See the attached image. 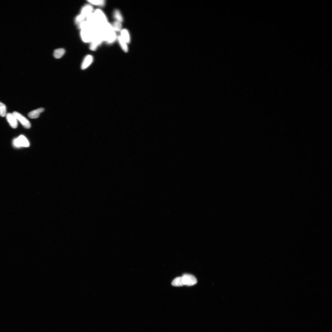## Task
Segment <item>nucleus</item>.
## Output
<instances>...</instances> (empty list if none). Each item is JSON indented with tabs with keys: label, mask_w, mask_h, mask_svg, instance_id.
Instances as JSON below:
<instances>
[{
	"label": "nucleus",
	"mask_w": 332,
	"mask_h": 332,
	"mask_svg": "<svg viewBox=\"0 0 332 332\" xmlns=\"http://www.w3.org/2000/svg\"><path fill=\"white\" fill-rule=\"evenodd\" d=\"M172 285L176 287H181L184 286L182 277H178L175 278L172 282Z\"/></svg>",
	"instance_id": "nucleus-15"
},
{
	"label": "nucleus",
	"mask_w": 332,
	"mask_h": 332,
	"mask_svg": "<svg viewBox=\"0 0 332 332\" xmlns=\"http://www.w3.org/2000/svg\"><path fill=\"white\" fill-rule=\"evenodd\" d=\"M182 277L184 286H193L197 283V279L193 275L185 274H184Z\"/></svg>",
	"instance_id": "nucleus-5"
},
{
	"label": "nucleus",
	"mask_w": 332,
	"mask_h": 332,
	"mask_svg": "<svg viewBox=\"0 0 332 332\" xmlns=\"http://www.w3.org/2000/svg\"><path fill=\"white\" fill-rule=\"evenodd\" d=\"M85 18L82 15L80 14L78 15L76 17L75 19V22L77 24L79 25L82 22L85 21Z\"/></svg>",
	"instance_id": "nucleus-19"
},
{
	"label": "nucleus",
	"mask_w": 332,
	"mask_h": 332,
	"mask_svg": "<svg viewBox=\"0 0 332 332\" xmlns=\"http://www.w3.org/2000/svg\"><path fill=\"white\" fill-rule=\"evenodd\" d=\"M13 146L16 148L28 147L30 146L29 142L25 136L21 135L13 140Z\"/></svg>",
	"instance_id": "nucleus-3"
},
{
	"label": "nucleus",
	"mask_w": 332,
	"mask_h": 332,
	"mask_svg": "<svg viewBox=\"0 0 332 332\" xmlns=\"http://www.w3.org/2000/svg\"><path fill=\"white\" fill-rule=\"evenodd\" d=\"M93 7L91 5H86L82 9L80 14L86 18L89 15L93 13Z\"/></svg>",
	"instance_id": "nucleus-9"
},
{
	"label": "nucleus",
	"mask_w": 332,
	"mask_h": 332,
	"mask_svg": "<svg viewBox=\"0 0 332 332\" xmlns=\"http://www.w3.org/2000/svg\"><path fill=\"white\" fill-rule=\"evenodd\" d=\"M96 32L93 29L81 30V36L85 42H91L94 37Z\"/></svg>",
	"instance_id": "nucleus-1"
},
{
	"label": "nucleus",
	"mask_w": 332,
	"mask_h": 332,
	"mask_svg": "<svg viewBox=\"0 0 332 332\" xmlns=\"http://www.w3.org/2000/svg\"><path fill=\"white\" fill-rule=\"evenodd\" d=\"M117 40H118L119 44L123 51L127 53L128 52L129 48L128 44L120 36L117 37Z\"/></svg>",
	"instance_id": "nucleus-12"
},
{
	"label": "nucleus",
	"mask_w": 332,
	"mask_h": 332,
	"mask_svg": "<svg viewBox=\"0 0 332 332\" xmlns=\"http://www.w3.org/2000/svg\"><path fill=\"white\" fill-rule=\"evenodd\" d=\"M65 52V50L63 48H59L54 50V56L56 58H60L63 56Z\"/></svg>",
	"instance_id": "nucleus-17"
},
{
	"label": "nucleus",
	"mask_w": 332,
	"mask_h": 332,
	"mask_svg": "<svg viewBox=\"0 0 332 332\" xmlns=\"http://www.w3.org/2000/svg\"><path fill=\"white\" fill-rule=\"evenodd\" d=\"M87 1L91 5H95L99 7H103L105 6V1L104 0H90Z\"/></svg>",
	"instance_id": "nucleus-16"
},
{
	"label": "nucleus",
	"mask_w": 332,
	"mask_h": 332,
	"mask_svg": "<svg viewBox=\"0 0 332 332\" xmlns=\"http://www.w3.org/2000/svg\"><path fill=\"white\" fill-rule=\"evenodd\" d=\"M103 41L98 32H96L90 45L89 48L92 51L96 50Z\"/></svg>",
	"instance_id": "nucleus-4"
},
{
	"label": "nucleus",
	"mask_w": 332,
	"mask_h": 332,
	"mask_svg": "<svg viewBox=\"0 0 332 332\" xmlns=\"http://www.w3.org/2000/svg\"><path fill=\"white\" fill-rule=\"evenodd\" d=\"M13 114L17 120L20 122L23 127L27 129H29L30 128L31 124L30 123L25 117L16 111L14 112L13 113Z\"/></svg>",
	"instance_id": "nucleus-6"
},
{
	"label": "nucleus",
	"mask_w": 332,
	"mask_h": 332,
	"mask_svg": "<svg viewBox=\"0 0 332 332\" xmlns=\"http://www.w3.org/2000/svg\"><path fill=\"white\" fill-rule=\"evenodd\" d=\"M6 105L0 101V116L4 117L6 116Z\"/></svg>",
	"instance_id": "nucleus-18"
},
{
	"label": "nucleus",
	"mask_w": 332,
	"mask_h": 332,
	"mask_svg": "<svg viewBox=\"0 0 332 332\" xmlns=\"http://www.w3.org/2000/svg\"><path fill=\"white\" fill-rule=\"evenodd\" d=\"M44 111V108H39L29 112L28 115L29 118L31 119H37L40 116L41 113Z\"/></svg>",
	"instance_id": "nucleus-11"
},
{
	"label": "nucleus",
	"mask_w": 332,
	"mask_h": 332,
	"mask_svg": "<svg viewBox=\"0 0 332 332\" xmlns=\"http://www.w3.org/2000/svg\"><path fill=\"white\" fill-rule=\"evenodd\" d=\"M93 57L91 55H88L85 58L81 65V69L85 70L91 65L93 62Z\"/></svg>",
	"instance_id": "nucleus-8"
},
{
	"label": "nucleus",
	"mask_w": 332,
	"mask_h": 332,
	"mask_svg": "<svg viewBox=\"0 0 332 332\" xmlns=\"http://www.w3.org/2000/svg\"><path fill=\"white\" fill-rule=\"evenodd\" d=\"M120 36L128 44L131 42V38L130 34L129 31L126 29H122L121 30Z\"/></svg>",
	"instance_id": "nucleus-10"
},
{
	"label": "nucleus",
	"mask_w": 332,
	"mask_h": 332,
	"mask_svg": "<svg viewBox=\"0 0 332 332\" xmlns=\"http://www.w3.org/2000/svg\"><path fill=\"white\" fill-rule=\"evenodd\" d=\"M113 17L115 21L122 23L124 19L123 15L118 9H115L113 13Z\"/></svg>",
	"instance_id": "nucleus-13"
},
{
	"label": "nucleus",
	"mask_w": 332,
	"mask_h": 332,
	"mask_svg": "<svg viewBox=\"0 0 332 332\" xmlns=\"http://www.w3.org/2000/svg\"><path fill=\"white\" fill-rule=\"evenodd\" d=\"M95 16L99 25L103 26L108 23V19L104 12L100 9H97L94 11Z\"/></svg>",
	"instance_id": "nucleus-2"
},
{
	"label": "nucleus",
	"mask_w": 332,
	"mask_h": 332,
	"mask_svg": "<svg viewBox=\"0 0 332 332\" xmlns=\"http://www.w3.org/2000/svg\"><path fill=\"white\" fill-rule=\"evenodd\" d=\"M111 25L113 30L116 32H120L122 30V23L115 21Z\"/></svg>",
	"instance_id": "nucleus-14"
},
{
	"label": "nucleus",
	"mask_w": 332,
	"mask_h": 332,
	"mask_svg": "<svg viewBox=\"0 0 332 332\" xmlns=\"http://www.w3.org/2000/svg\"><path fill=\"white\" fill-rule=\"evenodd\" d=\"M7 121L13 128H16L18 125V120L13 114L8 113L6 115Z\"/></svg>",
	"instance_id": "nucleus-7"
}]
</instances>
